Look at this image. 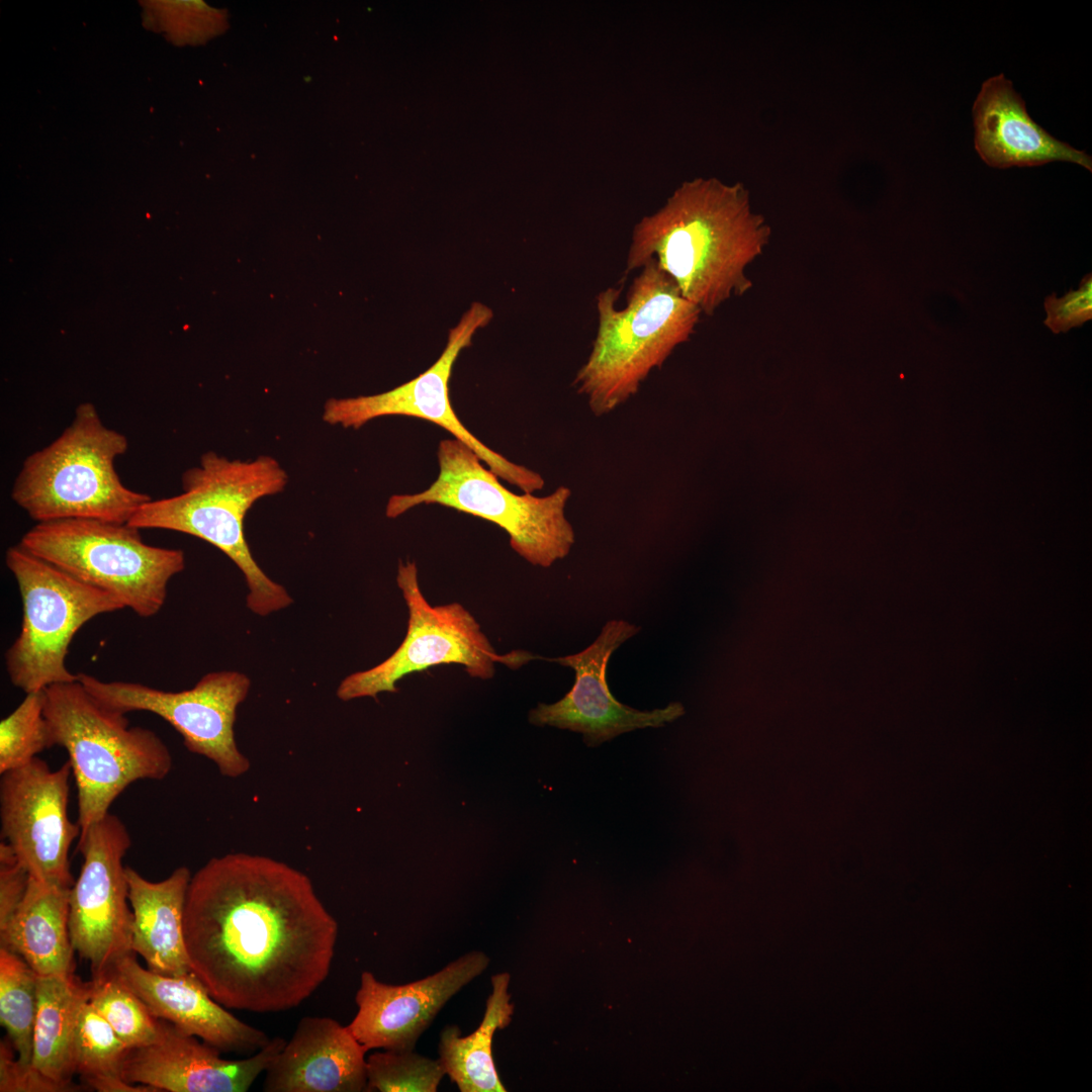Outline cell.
<instances>
[{
	"mask_svg": "<svg viewBox=\"0 0 1092 1092\" xmlns=\"http://www.w3.org/2000/svg\"><path fill=\"white\" fill-rule=\"evenodd\" d=\"M67 760L52 769L39 757L1 774V837L31 878L71 888L70 847L81 827L68 815L70 777Z\"/></svg>",
	"mask_w": 1092,
	"mask_h": 1092,
	"instance_id": "obj_14",
	"label": "cell"
},
{
	"mask_svg": "<svg viewBox=\"0 0 1092 1092\" xmlns=\"http://www.w3.org/2000/svg\"><path fill=\"white\" fill-rule=\"evenodd\" d=\"M975 147L991 167L1038 166L1053 161L1092 171V159L1059 141L1027 113L1025 102L1003 74L987 79L973 105Z\"/></svg>",
	"mask_w": 1092,
	"mask_h": 1092,
	"instance_id": "obj_20",
	"label": "cell"
},
{
	"mask_svg": "<svg viewBox=\"0 0 1092 1092\" xmlns=\"http://www.w3.org/2000/svg\"><path fill=\"white\" fill-rule=\"evenodd\" d=\"M366 1053L348 1025L327 1016H305L267 1067L263 1091H365Z\"/></svg>",
	"mask_w": 1092,
	"mask_h": 1092,
	"instance_id": "obj_19",
	"label": "cell"
},
{
	"mask_svg": "<svg viewBox=\"0 0 1092 1092\" xmlns=\"http://www.w3.org/2000/svg\"><path fill=\"white\" fill-rule=\"evenodd\" d=\"M438 477L417 493L393 494L385 515L394 519L420 505H440L502 528L513 550L530 564L550 567L565 558L575 543V533L565 508L571 490L558 486L545 496L517 494L482 465L478 455L457 439L440 441Z\"/></svg>",
	"mask_w": 1092,
	"mask_h": 1092,
	"instance_id": "obj_7",
	"label": "cell"
},
{
	"mask_svg": "<svg viewBox=\"0 0 1092 1092\" xmlns=\"http://www.w3.org/2000/svg\"><path fill=\"white\" fill-rule=\"evenodd\" d=\"M43 699L52 744L68 753L81 831L110 813L132 783L161 781L171 771L172 755L160 736L130 727L125 714L103 705L79 679L48 687Z\"/></svg>",
	"mask_w": 1092,
	"mask_h": 1092,
	"instance_id": "obj_5",
	"label": "cell"
},
{
	"mask_svg": "<svg viewBox=\"0 0 1092 1092\" xmlns=\"http://www.w3.org/2000/svg\"><path fill=\"white\" fill-rule=\"evenodd\" d=\"M70 890L30 877L21 903L0 930L1 946L19 954L38 976L74 974Z\"/></svg>",
	"mask_w": 1092,
	"mask_h": 1092,
	"instance_id": "obj_22",
	"label": "cell"
},
{
	"mask_svg": "<svg viewBox=\"0 0 1092 1092\" xmlns=\"http://www.w3.org/2000/svg\"><path fill=\"white\" fill-rule=\"evenodd\" d=\"M619 295L610 287L597 296V336L573 380L597 417L635 395L649 373L690 339L702 312L654 259L634 279L623 309L616 307Z\"/></svg>",
	"mask_w": 1092,
	"mask_h": 1092,
	"instance_id": "obj_4",
	"label": "cell"
},
{
	"mask_svg": "<svg viewBox=\"0 0 1092 1092\" xmlns=\"http://www.w3.org/2000/svg\"><path fill=\"white\" fill-rule=\"evenodd\" d=\"M638 631L637 626L627 621L612 620L580 652L547 658L572 668L575 681L558 702L539 704L533 709L529 714L530 722L579 732L588 745L595 746L625 732L664 726L684 715L680 703L639 711L620 703L612 695L607 682L609 660L614 651Z\"/></svg>",
	"mask_w": 1092,
	"mask_h": 1092,
	"instance_id": "obj_15",
	"label": "cell"
},
{
	"mask_svg": "<svg viewBox=\"0 0 1092 1092\" xmlns=\"http://www.w3.org/2000/svg\"><path fill=\"white\" fill-rule=\"evenodd\" d=\"M445 1070L433 1060L413 1051L375 1052L366 1058L365 1091L436 1092Z\"/></svg>",
	"mask_w": 1092,
	"mask_h": 1092,
	"instance_id": "obj_28",
	"label": "cell"
},
{
	"mask_svg": "<svg viewBox=\"0 0 1092 1092\" xmlns=\"http://www.w3.org/2000/svg\"><path fill=\"white\" fill-rule=\"evenodd\" d=\"M183 931L191 971L228 1009L300 1005L329 976L339 926L310 879L274 858H210L188 886Z\"/></svg>",
	"mask_w": 1092,
	"mask_h": 1092,
	"instance_id": "obj_1",
	"label": "cell"
},
{
	"mask_svg": "<svg viewBox=\"0 0 1092 1092\" xmlns=\"http://www.w3.org/2000/svg\"><path fill=\"white\" fill-rule=\"evenodd\" d=\"M5 563L22 602L20 632L5 653L10 681L25 694L79 679L66 666L75 634L94 617L124 606L110 594L87 584L33 555L19 543Z\"/></svg>",
	"mask_w": 1092,
	"mask_h": 1092,
	"instance_id": "obj_9",
	"label": "cell"
},
{
	"mask_svg": "<svg viewBox=\"0 0 1092 1092\" xmlns=\"http://www.w3.org/2000/svg\"><path fill=\"white\" fill-rule=\"evenodd\" d=\"M128 440L107 427L95 405H78L72 423L28 455L14 479L12 500L36 523L93 519L127 523L152 497L128 488L114 461Z\"/></svg>",
	"mask_w": 1092,
	"mask_h": 1092,
	"instance_id": "obj_6",
	"label": "cell"
},
{
	"mask_svg": "<svg viewBox=\"0 0 1092 1092\" xmlns=\"http://www.w3.org/2000/svg\"><path fill=\"white\" fill-rule=\"evenodd\" d=\"M489 961L485 952L472 950L430 976L402 985L383 983L364 971L355 995L358 1011L348 1027L366 1052L413 1051L444 1005L481 975Z\"/></svg>",
	"mask_w": 1092,
	"mask_h": 1092,
	"instance_id": "obj_16",
	"label": "cell"
},
{
	"mask_svg": "<svg viewBox=\"0 0 1092 1092\" xmlns=\"http://www.w3.org/2000/svg\"><path fill=\"white\" fill-rule=\"evenodd\" d=\"M287 482V472L271 456L241 460L208 451L198 465L183 473L181 493L152 498L127 524L140 530L176 531L213 545L244 574L249 609L266 616L288 607L292 599L254 559L245 538L244 520L256 502L283 491Z\"/></svg>",
	"mask_w": 1092,
	"mask_h": 1092,
	"instance_id": "obj_3",
	"label": "cell"
},
{
	"mask_svg": "<svg viewBox=\"0 0 1092 1092\" xmlns=\"http://www.w3.org/2000/svg\"><path fill=\"white\" fill-rule=\"evenodd\" d=\"M130 845L125 824L111 813L81 831L78 838L83 862L70 890L69 932L75 951L89 962L93 980L134 953L133 915L122 863Z\"/></svg>",
	"mask_w": 1092,
	"mask_h": 1092,
	"instance_id": "obj_13",
	"label": "cell"
},
{
	"mask_svg": "<svg viewBox=\"0 0 1092 1092\" xmlns=\"http://www.w3.org/2000/svg\"><path fill=\"white\" fill-rule=\"evenodd\" d=\"M1044 308L1048 328L1058 334L1080 327L1092 318V277L1087 274L1078 289L1069 291L1062 297L1050 295L1045 298Z\"/></svg>",
	"mask_w": 1092,
	"mask_h": 1092,
	"instance_id": "obj_30",
	"label": "cell"
},
{
	"mask_svg": "<svg viewBox=\"0 0 1092 1092\" xmlns=\"http://www.w3.org/2000/svg\"><path fill=\"white\" fill-rule=\"evenodd\" d=\"M130 1049L120 1039L88 999L86 987L76 1018L73 1060L75 1074L98 1092H156L127 1083L122 1076Z\"/></svg>",
	"mask_w": 1092,
	"mask_h": 1092,
	"instance_id": "obj_25",
	"label": "cell"
},
{
	"mask_svg": "<svg viewBox=\"0 0 1092 1092\" xmlns=\"http://www.w3.org/2000/svg\"><path fill=\"white\" fill-rule=\"evenodd\" d=\"M128 899L132 910L131 949L152 972L182 976L191 971L183 916L191 873L187 867L175 869L169 877L152 882L130 867L125 868Z\"/></svg>",
	"mask_w": 1092,
	"mask_h": 1092,
	"instance_id": "obj_21",
	"label": "cell"
},
{
	"mask_svg": "<svg viewBox=\"0 0 1092 1092\" xmlns=\"http://www.w3.org/2000/svg\"><path fill=\"white\" fill-rule=\"evenodd\" d=\"M87 988L90 1003L129 1049L156 1039L159 1018L114 970L100 979H92Z\"/></svg>",
	"mask_w": 1092,
	"mask_h": 1092,
	"instance_id": "obj_27",
	"label": "cell"
},
{
	"mask_svg": "<svg viewBox=\"0 0 1092 1092\" xmlns=\"http://www.w3.org/2000/svg\"><path fill=\"white\" fill-rule=\"evenodd\" d=\"M38 975L16 952L0 947V1022L16 1060L30 1064L37 1010Z\"/></svg>",
	"mask_w": 1092,
	"mask_h": 1092,
	"instance_id": "obj_26",
	"label": "cell"
},
{
	"mask_svg": "<svg viewBox=\"0 0 1092 1092\" xmlns=\"http://www.w3.org/2000/svg\"><path fill=\"white\" fill-rule=\"evenodd\" d=\"M114 971L157 1018L221 1053L250 1056L271 1040L265 1031L240 1020L215 1001L193 972L182 976L157 974L142 967L135 953L120 960Z\"/></svg>",
	"mask_w": 1092,
	"mask_h": 1092,
	"instance_id": "obj_18",
	"label": "cell"
},
{
	"mask_svg": "<svg viewBox=\"0 0 1092 1092\" xmlns=\"http://www.w3.org/2000/svg\"><path fill=\"white\" fill-rule=\"evenodd\" d=\"M87 983L75 974L38 976L32 1057L28 1065L49 1092L78 1090L73 1049L77 1011Z\"/></svg>",
	"mask_w": 1092,
	"mask_h": 1092,
	"instance_id": "obj_23",
	"label": "cell"
},
{
	"mask_svg": "<svg viewBox=\"0 0 1092 1092\" xmlns=\"http://www.w3.org/2000/svg\"><path fill=\"white\" fill-rule=\"evenodd\" d=\"M511 976L497 973L490 978L491 992L479 1026L463 1036L457 1025H447L440 1034L439 1060L446 1075L461 1092H505L492 1054L493 1036L506 1028L514 1013L509 992Z\"/></svg>",
	"mask_w": 1092,
	"mask_h": 1092,
	"instance_id": "obj_24",
	"label": "cell"
},
{
	"mask_svg": "<svg viewBox=\"0 0 1092 1092\" xmlns=\"http://www.w3.org/2000/svg\"><path fill=\"white\" fill-rule=\"evenodd\" d=\"M199 1039L159 1018L156 1039L128 1051L123 1079L156 1092H246L286 1043L277 1036L251 1056L228 1060Z\"/></svg>",
	"mask_w": 1092,
	"mask_h": 1092,
	"instance_id": "obj_17",
	"label": "cell"
},
{
	"mask_svg": "<svg viewBox=\"0 0 1092 1092\" xmlns=\"http://www.w3.org/2000/svg\"><path fill=\"white\" fill-rule=\"evenodd\" d=\"M79 681L103 705L120 713L146 711L167 721L192 753L212 761L219 772L236 779L250 769L234 732L237 709L250 690L249 677L238 671H213L190 690L167 692L139 682L104 681L79 673Z\"/></svg>",
	"mask_w": 1092,
	"mask_h": 1092,
	"instance_id": "obj_12",
	"label": "cell"
},
{
	"mask_svg": "<svg viewBox=\"0 0 1092 1092\" xmlns=\"http://www.w3.org/2000/svg\"><path fill=\"white\" fill-rule=\"evenodd\" d=\"M30 875L18 860L11 846L0 842V930L3 929L21 903Z\"/></svg>",
	"mask_w": 1092,
	"mask_h": 1092,
	"instance_id": "obj_31",
	"label": "cell"
},
{
	"mask_svg": "<svg viewBox=\"0 0 1092 1092\" xmlns=\"http://www.w3.org/2000/svg\"><path fill=\"white\" fill-rule=\"evenodd\" d=\"M770 234L741 183L695 178L635 225L626 273L654 259L686 299L712 314L751 288L746 268L763 253Z\"/></svg>",
	"mask_w": 1092,
	"mask_h": 1092,
	"instance_id": "obj_2",
	"label": "cell"
},
{
	"mask_svg": "<svg viewBox=\"0 0 1092 1092\" xmlns=\"http://www.w3.org/2000/svg\"><path fill=\"white\" fill-rule=\"evenodd\" d=\"M396 583L408 610L405 637L384 661L344 678L337 690L340 700L396 693L402 677L436 665H462L470 676L489 679L496 663L518 668L538 658L522 650L498 654L476 619L460 603L432 606L421 590L414 561L399 562Z\"/></svg>",
	"mask_w": 1092,
	"mask_h": 1092,
	"instance_id": "obj_10",
	"label": "cell"
},
{
	"mask_svg": "<svg viewBox=\"0 0 1092 1092\" xmlns=\"http://www.w3.org/2000/svg\"><path fill=\"white\" fill-rule=\"evenodd\" d=\"M140 532L127 523L65 519L36 523L19 544L150 618L164 606L170 579L185 567V554L149 545Z\"/></svg>",
	"mask_w": 1092,
	"mask_h": 1092,
	"instance_id": "obj_8",
	"label": "cell"
},
{
	"mask_svg": "<svg viewBox=\"0 0 1092 1092\" xmlns=\"http://www.w3.org/2000/svg\"><path fill=\"white\" fill-rule=\"evenodd\" d=\"M43 691L26 694L0 722V775L20 767L53 747L43 713Z\"/></svg>",
	"mask_w": 1092,
	"mask_h": 1092,
	"instance_id": "obj_29",
	"label": "cell"
},
{
	"mask_svg": "<svg viewBox=\"0 0 1092 1092\" xmlns=\"http://www.w3.org/2000/svg\"><path fill=\"white\" fill-rule=\"evenodd\" d=\"M485 304L473 302L458 324L450 329L448 341L438 360L412 380L388 391L346 398H331L324 405L323 421L345 429H360L368 422L387 416H404L428 421L447 430L472 449L498 478L533 493L544 487L542 475L509 460L476 438L456 416L449 397V380L460 352L469 347L473 335L492 318Z\"/></svg>",
	"mask_w": 1092,
	"mask_h": 1092,
	"instance_id": "obj_11",
	"label": "cell"
}]
</instances>
